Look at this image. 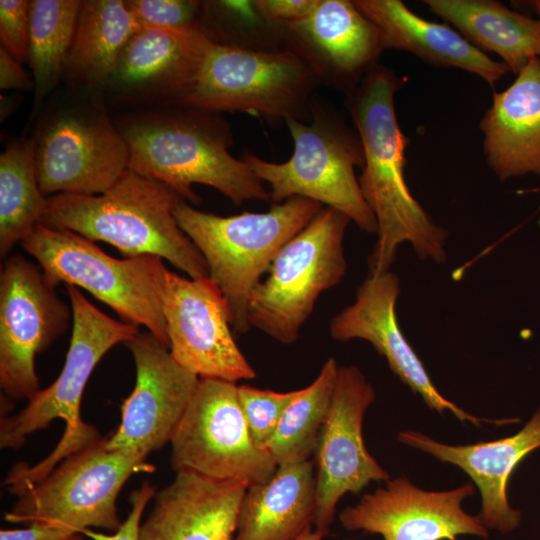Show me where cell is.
<instances>
[{"label": "cell", "mask_w": 540, "mask_h": 540, "mask_svg": "<svg viewBox=\"0 0 540 540\" xmlns=\"http://www.w3.org/2000/svg\"><path fill=\"white\" fill-rule=\"evenodd\" d=\"M315 514L313 460L278 465L269 480L248 486L234 540H296Z\"/></svg>", "instance_id": "obj_25"}, {"label": "cell", "mask_w": 540, "mask_h": 540, "mask_svg": "<svg viewBox=\"0 0 540 540\" xmlns=\"http://www.w3.org/2000/svg\"><path fill=\"white\" fill-rule=\"evenodd\" d=\"M82 533L57 525L28 524L24 528L1 529L0 540H83Z\"/></svg>", "instance_id": "obj_36"}, {"label": "cell", "mask_w": 540, "mask_h": 540, "mask_svg": "<svg viewBox=\"0 0 540 540\" xmlns=\"http://www.w3.org/2000/svg\"><path fill=\"white\" fill-rule=\"evenodd\" d=\"M359 11L382 31L386 49L410 52L441 67L476 74L491 86L509 70L451 27L424 19L400 0H354Z\"/></svg>", "instance_id": "obj_24"}, {"label": "cell", "mask_w": 540, "mask_h": 540, "mask_svg": "<svg viewBox=\"0 0 540 540\" xmlns=\"http://www.w3.org/2000/svg\"><path fill=\"white\" fill-rule=\"evenodd\" d=\"M212 44L203 30L140 27L123 48L104 91L123 103L176 104Z\"/></svg>", "instance_id": "obj_20"}, {"label": "cell", "mask_w": 540, "mask_h": 540, "mask_svg": "<svg viewBox=\"0 0 540 540\" xmlns=\"http://www.w3.org/2000/svg\"><path fill=\"white\" fill-rule=\"evenodd\" d=\"M376 397L373 386L356 366L338 368L330 405L313 454L316 482L315 530L326 536L339 500L357 494L371 482H385L389 473L369 453L363 421Z\"/></svg>", "instance_id": "obj_15"}, {"label": "cell", "mask_w": 540, "mask_h": 540, "mask_svg": "<svg viewBox=\"0 0 540 540\" xmlns=\"http://www.w3.org/2000/svg\"><path fill=\"white\" fill-rule=\"evenodd\" d=\"M324 537L325 536L322 533L316 531L315 529L312 530L311 527L305 530L296 540H322Z\"/></svg>", "instance_id": "obj_38"}, {"label": "cell", "mask_w": 540, "mask_h": 540, "mask_svg": "<svg viewBox=\"0 0 540 540\" xmlns=\"http://www.w3.org/2000/svg\"><path fill=\"white\" fill-rule=\"evenodd\" d=\"M155 494V486L144 481L138 489L131 493L129 498L131 510L116 532L104 533L93 529H85L82 534L92 540H139L142 515Z\"/></svg>", "instance_id": "obj_34"}, {"label": "cell", "mask_w": 540, "mask_h": 540, "mask_svg": "<svg viewBox=\"0 0 540 540\" xmlns=\"http://www.w3.org/2000/svg\"><path fill=\"white\" fill-rule=\"evenodd\" d=\"M146 457L106 447V439L84 447L27 487L4 519L12 524H48L82 533L99 528L109 533L122 525L117 498L134 474L152 472Z\"/></svg>", "instance_id": "obj_10"}, {"label": "cell", "mask_w": 540, "mask_h": 540, "mask_svg": "<svg viewBox=\"0 0 540 540\" xmlns=\"http://www.w3.org/2000/svg\"><path fill=\"white\" fill-rule=\"evenodd\" d=\"M401 85L391 69L377 63L346 94L364 152L358 182L377 223V241L368 257L371 274L390 270L404 242L423 260H446L447 231L413 197L404 176L408 138L400 129L394 106Z\"/></svg>", "instance_id": "obj_1"}, {"label": "cell", "mask_w": 540, "mask_h": 540, "mask_svg": "<svg viewBox=\"0 0 540 540\" xmlns=\"http://www.w3.org/2000/svg\"><path fill=\"white\" fill-rule=\"evenodd\" d=\"M80 6L78 0L30 1L27 60L34 82L33 113L64 74Z\"/></svg>", "instance_id": "obj_29"}, {"label": "cell", "mask_w": 540, "mask_h": 540, "mask_svg": "<svg viewBox=\"0 0 540 540\" xmlns=\"http://www.w3.org/2000/svg\"><path fill=\"white\" fill-rule=\"evenodd\" d=\"M182 200L165 184L128 168L102 194L48 197L41 225L108 243L125 258L157 256L190 278L209 277L203 256L174 215Z\"/></svg>", "instance_id": "obj_3"}, {"label": "cell", "mask_w": 540, "mask_h": 540, "mask_svg": "<svg viewBox=\"0 0 540 540\" xmlns=\"http://www.w3.org/2000/svg\"><path fill=\"white\" fill-rule=\"evenodd\" d=\"M140 27L203 30L204 2L194 0H126Z\"/></svg>", "instance_id": "obj_32"}, {"label": "cell", "mask_w": 540, "mask_h": 540, "mask_svg": "<svg viewBox=\"0 0 540 540\" xmlns=\"http://www.w3.org/2000/svg\"><path fill=\"white\" fill-rule=\"evenodd\" d=\"M519 3L521 5H525L529 7L532 11H534L539 16V20H540V0L524 1V2H519Z\"/></svg>", "instance_id": "obj_39"}, {"label": "cell", "mask_w": 540, "mask_h": 540, "mask_svg": "<svg viewBox=\"0 0 540 540\" xmlns=\"http://www.w3.org/2000/svg\"><path fill=\"white\" fill-rule=\"evenodd\" d=\"M397 439L465 472L480 492L476 516L488 530L508 534L519 527L522 514L510 505L507 485L520 462L540 448V406L518 432L491 441L450 445L415 430L400 431Z\"/></svg>", "instance_id": "obj_21"}, {"label": "cell", "mask_w": 540, "mask_h": 540, "mask_svg": "<svg viewBox=\"0 0 540 540\" xmlns=\"http://www.w3.org/2000/svg\"><path fill=\"white\" fill-rule=\"evenodd\" d=\"M323 209L322 204L293 197L266 212L223 217L198 210L185 200L174 215L203 256L209 277L220 289L232 318L233 332L247 333L252 291L282 247Z\"/></svg>", "instance_id": "obj_4"}, {"label": "cell", "mask_w": 540, "mask_h": 540, "mask_svg": "<svg viewBox=\"0 0 540 540\" xmlns=\"http://www.w3.org/2000/svg\"><path fill=\"white\" fill-rule=\"evenodd\" d=\"M285 124L294 143L289 160L273 163L248 151L241 157L269 184L270 199L275 203L293 197L310 199L343 213L363 231L377 232L376 219L355 176V167L364 165L357 131L315 99L310 123L287 119Z\"/></svg>", "instance_id": "obj_6"}, {"label": "cell", "mask_w": 540, "mask_h": 540, "mask_svg": "<svg viewBox=\"0 0 540 540\" xmlns=\"http://www.w3.org/2000/svg\"><path fill=\"white\" fill-rule=\"evenodd\" d=\"M299 390L275 392L248 385L237 386L238 400L254 443L263 449L273 438L281 418Z\"/></svg>", "instance_id": "obj_31"}, {"label": "cell", "mask_w": 540, "mask_h": 540, "mask_svg": "<svg viewBox=\"0 0 540 540\" xmlns=\"http://www.w3.org/2000/svg\"><path fill=\"white\" fill-rule=\"evenodd\" d=\"M30 31V1H0L1 47L20 63L27 60Z\"/></svg>", "instance_id": "obj_33"}, {"label": "cell", "mask_w": 540, "mask_h": 540, "mask_svg": "<svg viewBox=\"0 0 540 540\" xmlns=\"http://www.w3.org/2000/svg\"><path fill=\"white\" fill-rule=\"evenodd\" d=\"M72 308V334L64 366L56 380L40 390L19 413L1 412L0 447L17 449L27 437L55 419L66 424L57 447L44 461L25 468L32 481L44 478L72 453L101 439L97 430L81 420L80 405L86 384L102 357L115 345L139 333L138 326L115 320L92 304L72 285H65Z\"/></svg>", "instance_id": "obj_5"}, {"label": "cell", "mask_w": 540, "mask_h": 540, "mask_svg": "<svg viewBox=\"0 0 540 540\" xmlns=\"http://www.w3.org/2000/svg\"><path fill=\"white\" fill-rule=\"evenodd\" d=\"M169 350L199 378L237 383L256 372L238 347L227 303L210 277L186 278L165 270L160 292Z\"/></svg>", "instance_id": "obj_14"}, {"label": "cell", "mask_w": 540, "mask_h": 540, "mask_svg": "<svg viewBox=\"0 0 540 540\" xmlns=\"http://www.w3.org/2000/svg\"><path fill=\"white\" fill-rule=\"evenodd\" d=\"M47 202L37 178L34 140L12 142L0 156L1 258L41 224Z\"/></svg>", "instance_id": "obj_28"}, {"label": "cell", "mask_w": 540, "mask_h": 540, "mask_svg": "<svg viewBox=\"0 0 540 540\" xmlns=\"http://www.w3.org/2000/svg\"><path fill=\"white\" fill-rule=\"evenodd\" d=\"M72 308L47 282L40 267L20 254L8 257L0 275V386L11 400H31L41 389L36 356L65 332Z\"/></svg>", "instance_id": "obj_13"}, {"label": "cell", "mask_w": 540, "mask_h": 540, "mask_svg": "<svg viewBox=\"0 0 540 540\" xmlns=\"http://www.w3.org/2000/svg\"><path fill=\"white\" fill-rule=\"evenodd\" d=\"M280 28L285 48L309 65L319 83L346 94L386 50L382 31L353 1L317 0L305 17Z\"/></svg>", "instance_id": "obj_18"}, {"label": "cell", "mask_w": 540, "mask_h": 540, "mask_svg": "<svg viewBox=\"0 0 540 540\" xmlns=\"http://www.w3.org/2000/svg\"><path fill=\"white\" fill-rule=\"evenodd\" d=\"M351 220L326 207L274 258L268 276L254 288L248 321L282 344H292L319 296L345 275L343 240Z\"/></svg>", "instance_id": "obj_9"}, {"label": "cell", "mask_w": 540, "mask_h": 540, "mask_svg": "<svg viewBox=\"0 0 540 540\" xmlns=\"http://www.w3.org/2000/svg\"><path fill=\"white\" fill-rule=\"evenodd\" d=\"M400 294L398 276L390 270L369 273L358 287L355 301L330 322L331 337L339 342L361 339L383 356L391 371L418 394L429 409L440 415L450 412L462 423L481 426L476 417L444 397L434 386L423 363L404 337L396 317Z\"/></svg>", "instance_id": "obj_19"}, {"label": "cell", "mask_w": 540, "mask_h": 540, "mask_svg": "<svg viewBox=\"0 0 540 540\" xmlns=\"http://www.w3.org/2000/svg\"><path fill=\"white\" fill-rule=\"evenodd\" d=\"M53 287L82 288L124 322L142 325L169 348L160 292L163 260L145 255L118 259L68 230L38 225L21 243Z\"/></svg>", "instance_id": "obj_8"}, {"label": "cell", "mask_w": 540, "mask_h": 540, "mask_svg": "<svg viewBox=\"0 0 540 540\" xmlns=\"http://www.w3.org/2000/svg\"><path fill=\"white\" fill-rule=\"evenodd\" d=\"M435 15L453 25L478 48L499 55L514 74L540 58V20L494 0H424Z\"/></svg>", "instance_id": "obj_26"}, {"label": "cell", "mask_w": 540, "mask_h": 540, "mask_svg": "<svg viewBox=\"0 0 540 540\" xmlns=\"http://www.w3.org/2000/svg\"><path fill=\"white\" fill-rule=\"evenodd\" d=\"M134 115L120 124L129 169L157 180L197 204L194 184L218 190L235 205L268 200L270 192L248 164L233 157L229 124L218 113L183 105Z\"/></svg>", "instance_id": "obj_2"}, {"label": "cell", "mask_w": 540, "mask_h": 540, "mask_svg": "<svg viewBox=\"0 0 540 540\" xmlns=\"http://www.w3.org/2000/svg\"><path fill=\"white\" fill-rule=\"evenodd\" d=\"M33 140L37 178L46 197L102 194L129 168L123 135L97 106L57 109L43 119Z\"/></svg>", "instance_id": "obj_12"}, {"label": "cell", "mask_w": 540, "mask_h": 540, "mask_svg": "<svg viewBox=\"0 0 540 540\" xmlns=\"http://www.w3.org/2000/svg\"><path fill=\"white\" fill-rule=\"evenodd\" d=\"M317 0H254L258 14L271 24L292 22L305 17Z\"/></svg>", "instance_id": "obj_35"}, {"label": "cell", "mask_w": 540, "mask_h": 540, "mask_svg": "<svg viewBox=\"0 0 540 540\" xmlns=\"http://www.w3.org/2000/svg\"><path fill=\"white\" fill-rule=\"evenodd\" d=\"M247 488L175 472L173 481L155 494L139 540H234Z\"/></svg>", "instance_id": "obj_22"}, {"label": "cell", "mask_w": 540, "mask_h": 540, "mask_svg": "<svg viewBox=\"0 0 540 540\" xmlns=\"http://www.w3.org/2000/svg\"><path fill=\"white\" fill-rule=\"evenodd\" d=\"M489 167L502 181L540 175V58L504 91L494 93L480 122Z\"/></svg>", "instance_id": "obj_23"}, {"label": "cell", "mask_w": 540, "mask_h": 540, "mask_svg": "<svg viewBox=\"0 0 540 540\" xmlns=\"http://www.w3.org/2000/svg\"><path fill=\"white\" fill-rule=\"evenodd\" d=\"M237 384L199 378L172 438L170 462L219 482L248 486L269 480L277 469L271 454L258 447L241 409Z\"/></svg>", "instance_id": "obj_11"}, {"label": "cell", "mask_w": 540, "mask_h": 540, "mask_svg": "<svg viewBox=\"0 0 540 540\" xmlns=\"http://www.w3.org/2000/svg\"><path fill=\"white\" fill-rule=\"evenodd\" d=\"M34 87L21 63L16 60L7 50L0 47V88L1 90L18 89L26 90Z\"/></svg>", "instance_id": "obj_37"}, {"label": "cell", "mask_w": 540, "mask_h": 540, "mask_svg": "<svg viewBox=\"0 0 540 540\" xmlns=\"http://www.w3.org/2000/svg\"><path fill=\"white\" fill-rule=\"evenodd\" d=\"M125 344L135 362L136 381L123 400L120 424L106 439V447L147 458L171 441L199 377L179 365L150 332H139Z\"/></svg>", "instance_id": "obj_16"}, {"label": "cell", "mask_w": 540, "mask_h": 540, "mask_svg": "<svg viewBox=\"0 0 540 540\" xmlns=\"http://www.w3.org/2000/svg\"><path fill=\"white\" fill-rule=\"evenodd\" d=\"M139 28L126 1H81L63 74L70 86L104 91L123 48Z\"/></svg>", "instance_id": "obj_27"}, {"label": "cell", "mask_w": 540, "mask_h": 540, "mask_svg": "<svg viewBox=\"0 0 540 540\" xmlns=\"http://www.w3.org/2000/svg\"><path fill=\"white\" fill-rule=\"evenodd\" d=\"M320 84L309 65L288 49H254L213 41L178 105L203 111L243 112L269 122L311 118Z\"/></svg>", "instance_id": "obj_7"}, {"label": "cell", "mask_w": 540, "mask_h": 540, "mask_svg": "<svg viewBox=\"0 0 540 540\" xmlns=\"http://www.w3.org/2000/svg\"><path fill=\"white\" fill-rule=\"evenodd\" d=\"M339 366L330 357L315 380L300 389L285 410L277 430L266 447L277 466L310 460L327 414Z\"/></svg>", "instance_id": "obj_30"}, {"label": "cell", "mask_w": 540, "mask_h": 540, "mask_svg": "<svg viewBox=\"0 0 540 540\" xmlns=\"http://www.w3.org/2000/svg\"><path fill=\"white\" fill-rule=\"evenodd\" d=\"M384 483L340 512L339 521L346 530L379 534L384 540L489 538L478 517L462 508L463 501L475 493L471 483L444 491L424 490L402 476Z\"/></svg>", "instance_id": "obj_17"}]
</instances>
